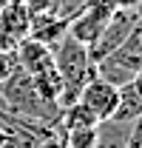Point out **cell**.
Segmentation results:
<instances>
[{"instance_id":"9c48e42d","label":"cell","mask_w":142,"mask_h":148,"mask_svg":"<svg viewBox=\"0 0 142 148\" xmlns=\"http://www.w3.org/2000/svg\"><path fill=\"white\" fill-rule=\"evenodd\" d=\"M17 69V63H14V54L12 51H0V83L9 77V74Z\"/></svg>"},{"instance_id":"277c9868","label":"cell","mask_w":142,"mask_h":148,"mask_svg":"<svg viewBox=\"0 0 142 148\" xmlns=\"http://www.w3.org/2000/svg\"><path fill=\"white\" fill-rule=\"evenodd\" d=\"M14 63H17L20 71H26L29 77H37V74L48 71L54 69V57H51V49L48 46H43V43H37L31 37H26V40H20L17 46H14Z\"/></svg>"},{"instance_id":"8fae6325","label":"cell","mask_w":142,"mask_h":148,"mask_svg":"<svg viewBox=\"0 0 142 148\" xmlns=\"http://www.w3.org/2000/svg\"><path fill=\"white\" fill-rule=\"evenodd\" d=\"M131 86H134V88H137V91L142 94V69H139L137 74H134V80H131Z\"/></svg>"},{"instance_id":"52a82bcc","label":"cell","mask_w":142,"mask_h":148,"mask_svg":"<svg viewBox=\"0 0 142 148\" xmlns=\"http://www.w3.org/2000/svg\"><path fill=\"white\" fill-rule=\"evenodd\" d=\"M131 128L128 123H100L97 125V148H128V140H131Z\"/></svg>"},{"instance_id":"7a4b0ae2","label":"cell","mask_w":142,"mask_h":148,"mask_svg":"<svg viewBox=\"0 0 142 148\" xmlns=\"http://www.w3.org/2000/svg\"><path fill=\"white\" fill-rule=\"evenodd\" d=\"M111 12H114V3H111V0H88V3L83 6V12L68 23V34L88 49L91 43L102 34Z\"/></svg>"},{"instance_id":"ba28073f","label":"cell","mask_w":142,"mask_h":148,"mask_svg":"<svg viewBox=\"0 0 142 148\" xmlns=\"http://www.w3.org/2000/svg\"><path fill=\"white\" fill-rule=\"evenodd\" d=\"M66 148H97V128H71L63 131Z\"/></svg>"},{"instance_id":"6da1fadb","label":"cell","mask_w":142,"mask_h":148,"mask_svg":"<svg viewBox=\"0 0 142 148\" xmlns=\"http://www.w3.org/2000/svg\"><path fill=\"white\" fill-rule=\"evenodd\" d=\"M137 20H139V12H137V9H131V6H119V9H114V12H111V17H108V23H105V29H102V34L88 46L91 63L97 66L100 60H105L108 54H114L125 40L134 34Z\"/></svg>"},{"instance_id":"30bf717a","label":"cell","mask_w":142,"mask_h":148,"mask_svg":"<svg viewBox=\"0 0 142 148\" xmlns=\"http://www.w3.org/2000/svg\"><path fill=\"white\" fill-rule=\"evenodd\" d=\"M26 9H29V14H43V12H51L54 0H20Z\"/></svg>"},{"instance_id":"8992f818","label":"cell","mask_w":142,"mask_h":148,"mask_svg":"<svg viewBox=\"0 0 142 148\" xmlns=\"http://www.w3.org/2000/svg\"><path fill=\"white\" fill-rule=\"evenodd\" d=\"M142 117V94L131 86V83H125L119 86V97H117V111H114V123H128V125H134L137 120Z\"/></svg>"},{"instance_id":"3957f363","label":"cell","mask_w":142,"mask_h":148,"mask_svg":"<svg viewBox=\"0 0 142 148\" xmlns=\"http://www.w3.org/2000/svg\"><path fill=\"white\" fill-rule=\"evenodd\" d=\"M117 97H119V88H117V86H111L105 80L94 77V80H88V83L83 86L77 103L85 106L97 123H108V120L114 117V111H117Z\"/></svg>"},{"instance_id":"5b68a950","label":"cell","mask_w":142,"mask_h":148,"mask_svg":"<svg viewBox=\"0 0 142 148\" xmlns=\"http://www.w3.org/2000/svg\"><path fill=\"white\" fill-rule=\"evenodd\" d=\"M29 29H31V14H29V9H26L20 0H6V3L0 6V32L17 46L20 40L29 37Z\"/></svg>"}]
</instances>
